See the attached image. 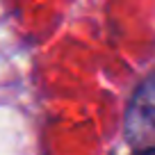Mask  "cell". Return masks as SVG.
Instances as JSON below:
<instances>
[{"label": "cell", "instance_id": "obj_1", "mask_svg": "<svg viewBox=\"0 0 155 155\" xmlns=\"http://www.w3.org/2000/svg\"><path fill=\"white\" fill-rule=\"evenodd\" d=\"M128 137L130 141L144 144L155 137V71L135 91L128 107Z\"/></svg>", "mask_w": 155, "mask_h": 155}, {"label": "cell", "instance_id": "obj_2", "mask_svg": "<svg viewBox=\"0 0 155 155\" xmlns=\"http://www.w3.org/2000/svg\"><path fill=\"white\" fill-rule=\"evenodd\" d=\"M135 155H155V146H148V148H139Z\"/></svg>", "mask_w": 155, "mask_h": 155}]
</instances>
